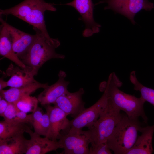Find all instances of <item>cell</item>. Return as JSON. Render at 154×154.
Returning a JSON list of instances; mask_svg holds the SVG:
<instances>
[{
    "label": "cell",
    "instance_id": "cell-1",
    "mask_svg": "<svg viewBox=\"0 0 154 154\" xmlns=\"http://www.w3.org/2000/svg\"><path fill=\"white\" fill-rule=\"evenodd\" d=\"M105 84L103 86L107 90L108 99L114 104L125 112L129 118L139 119L141 117L147 123L148 118L144 109L146 101L141 96L137 98L120 90L119 88L122 83L114 72L110 74Z\"/></svg>",
    "mask_w": 154,
    "mask_h": 154
},
{
    "label": "cell",
    "instance_id": "cell-2",
    "mask_svg": "<svg viewBox=\"0 0 154 154\" xmlns=\"http://www.w3.org/2000/svg\"><path fill=\"white\" fill-rule=\"evenodd\" d=\"M36 38L26 55L21 60L29 67L35 75L46 62L52 59L64 58L65 56L56 52L55 49L60 45L57 39H48L40 30L34 27Z\"/></svg>",
    "mask_w": 154,
    "mask_h": 154
},
{
    "label": "cell",
    "instance_id": "cell-3",
    "mask_svg": "<svg viewBox=\"0 0 154 154\" xmlns=\"http://www.w3.org/2000/svg\"><path fill=\"white\" fill-rule=\"evenodd\" d=\"M120 111L108 98L106 108L93 125L80 133L86 136L92 146L107 142L122 117Z\"/></svg>",
    "mask_w": 154,
    "mask_h": 154
},
{
    "label": "cell",
    "instance_id": "cell-4",
    "mask_svg": "<svg viewBox=\"0 0 154 154\" xmlns=\"http://www.w3.org/2000/svg\"><path fill=\"white\" fill-rule=\"evenodd\" d=\"M142 126L139 119H132L126 114H122L107 141L108 147L115 154H125L134 144Z\"/></svg>",
    "mask_w": 154,
    "mask_h": 154
},
{
    "label": "cell",
    "instance_id": "cell-5",
    "mask_svg": "<svg viewBox=\"0 0 154 154\" xmlns=\"http://www.w3.org/2000/svg\"><path fill=\"white\" fill-rule=\"evenodd\" d=\"M102 96L94 104L85 108L73 119L70 121L68 127L64 133L77 132L85 127H91L98 119L108 103L107 91L106 87Z\"/></svg>",
    "mask_w": 154,
    "mask_h": 154
},
{
    "label": "cell",
    "instance_id": "cell-6",
    "mask_svg": "<svg viewBox=\"0 0 154 154\" xmlns=\"http://www.w3.org/2000/svg\"><path fill=\"white\" fill-rule=\"evenodd\" d=\"M106 3L104 9H111L115 13L123 15L135 25L134 17L143 9L150 11L154 8V4L148 0H104L100 1L95 5Z\"/></svg>",
    "mask_w": 154,
    "mask_h": 154
},
{
    "label": "cell",
    "instance_id": "cell-7",
    "mask_svg": "<svg viewBox=\"0 0 154 154\" xmlns=\"http://www.w3.org/2000/svg\"><path fill=\"white\" fill-rule=\"evenodd\" d=\"M64 5L74 7L81 16L85 27L82 35L85 37L92 36L99 33L101 25L96 22L93 17L94 5L92 0H73Z\"/></svg>",
    "mask_w": 154,
    "mask_h": 154
},
{
    "label": "cell",
    "instance_id": "cell-8",
    "mask_svg": "<svg viewBox=\"0 0 154 154\" xmlns=\"http://www.w3.org/2000/svg\"><path fill=\"white\" fill-rule=\"evenodd\" d=\"M50 119V128L46 136L50 139L57 141L61 134L68 128L70 121L67 118L68 116L57 106L50 104L44 106Z\"/></svg>",
    "mask_w": 154,
    "mask_h": 154
},
{
    "label": "cell",
    "instance_id": "cell-9",
    "mask_svg": "<svg viewBox=\"0 0 154 154\" xmlns=\"http://www.w3.org/2000/svg\"><path fill=\"white\" fill-rule=\"evenodd\" d=\"M84 92V88H82L74 92L68 91L59 97L53 104L68 115H71L74 118L86 108L85 102L82 98Z\"/></svg>",
    "mask_w": 154,
    "mask_h": 154
},
{
    "label": "cell",
    "instance_id": "cell-10",
    "mask_svg": "<svg viewBox=\"0 0 154 154\" xmlns=\"http://www.w3.org/2000/svg\"><path fill=\"white\" fill-rule=\"evenodd\" d=\"M58 141L65 154H89L90 142L79 132L61 134Z\"/></svg>",
    "mask_w": 154,
    "mask_h": 154
},
{
    "label": "cell",
    "instance_id": "cell-11",
    "mask_svg": "<svg viewBox=\"0 0 154 154\" xmlns=\"http://www.w3.org/2000/svg\"><path fill=\"white\" fill-rule=\"evenodd\" d=\"M9 32L14 52L21 60L26 55L36 38L32 35L22 31L12 26L4 20Z\"/></svg>",
    "mask_w": 154,
    "mask_h": 154
},
{
    "label": "cell",
    "instance_id": "cell-12",
    "mask_svg": "<svg viewBox=\"0 0 154 154\" xmlns=\"http://www.w3.org/2000/svg\"><path fill=\"white\" fill-rule=\"evenodd\" d=\"M25 132L29 134L30 138L27 140L26 154H44L61 148L58 141H53L46 137H42L28 127Z\"/></svg>",
    "mask_w": 154,
    "mask_h": 154
},
{
    "label": "cell",
    "instance_id": "cell-13",
    "mask_svg": "<svg viewBox=\"0 0 154 154\" xmlns=\"http://www.w3.org/2000/svg\"><path fill=\"white\" fill-rule=\"evenodd\" d=\"M66 73L60 70L58 80L54 84L48 86L38 96L37 98L42 106L54 104L57 99L68 91L69 82L65 80Z\"/></svg>",
    "mask_w": 154,
    "mask_h": 154
},
{
    "label": "cell",
    "instance_id": "cell-14",
    "mask_svg": "<svg viewBox=\"0 0 154 154\" xmlns=\"http://www.w3.org/2000/svg\"><path fill=\"white\" fill-rule=\"evenodd\" d=\"M55 5L54 3L45 2L33 9L21 20L40 30L48 39L52 40L54 38L50 37L46 28L44 14L46 11H56Z\"/></svg>",
    "mask_w": 154,
    "mask_h": 154
},
{
    "label": "cell",
    "instance_id": "cell-15",
    "mask_svg": "<svg viewBox=\"0 0 154 154\" xmlns=\"http://www.w3.org/2000/svg\"><path fill=\"white\" fill-rule=\"evenodd\" d=\"M139 132L141 133L133 147L125 154H151L154 151L152 139L154 132V124L151 126L141 127Z\"/></svg>",
    "mask_w": 154,
    "mask_h": 154
},
{
    "label": "cell",
    "instance_id": "cell-16",
    "mask_svg": "<svg viewBox=\"0 0 154 154\" xmlns=\"http://www.w3.org/2000/svg\"><path fill=\"white\" fill-rule=\"evenodd\" d=\"M0 21L1 23L0 33V55L10 60L23 69H31L23 62L14 52L9 32L1 16Z\"/></svg>",
    "mask_w": 154,
    "mask_h": 154
},
{
    "label": "cell",
    "instance_id": "cell-17",
    "mask_svg": "<svg viewBox=\"0 0 154 154\" xmlns=\"http://www.w3.org/2000/svg\"><path fill=\"white\" fill-rule=\"evenodd\" d=\"M6 74L10 77L7 82V86L11 88L23 86L36 80L34 78L35 75L31 70L23 69L19 66H14L12 64L9 66Z\"/></svg>",
    "mask_w": 154,
    "mask_h": 154
},
{
    "label": "cell",
    "instance_id": "cell-18",
    "mask_svg": "<svg viewBox=\"0 0 154 154\" xmlns=\"http://www.w3.org/2000/svg\"><path fill=\"white\" fill-rule=\"evenodd\" d=\"M47 83H42L35 80L28 85L17 88H11L0 91V96L9 103H15L24 96L30 95L36 90L46 88Z\"/></svg>",
    "mask_w": 154,
    "mask_h": 154
},
{
    "label": "cell",
    "instance_id": "cell-19",
    "mask_svg": "<svg viewBox=\"0 0 154 154\" xmlns=\"http://www.w3.org/2000/svg\"><path fill=\"white\" fill-rule=\"evenodd\" d=\"M27 140L21 134L0 140V154H25Z\"/></svg>",
    "mask_w": 154,
    "mask_h": 154
},
{
    "label": "cell",
    "instance_id": "cell-20",
    "mask_svg": "<svg viewBox=\"0 0 154 154\" xmlns=\"http://www.w3.org/2000/svg\"><path fill=\"white\" fill-rule=\"evenodd\" d=\"M45 2L44 0H24L12 7L0 9V15H11L21 19L33 9Z\"/></svg>",
    "mask_w": 154,
    "mask_h": 154
},
{
    "label": "cell",
    "instance_id": "cell-21",
    "mask_svg": "<svg viewBox=\"0 0 154 154\" xmlns=\"http://www.w3.org/2000/svg\"><path fill=\"white\" fill-rule=\"evenodd\" d=\"M28 126L26 123L4 120L0 122V140L23 134Z\"/></svg>",
    "mask_w": 154,
    "mask_h": 154
},
{
    "label": "cell",
    "instance_id": "cell-22",
    "mask_svg": "<svg viewBox=\"0 0 154 154\" xmlns=\"http://www.w3.org/2000/svg\"><path fill=\"white\" fill-rule=\"evenodd\" d=\"M130 80L134 85L135 90L139 91L141 96L147 102L154 106V89L147 87L141 84L137 79L135 71L131 72Z\"/></svg>",
    "mask_w": 154,
    "mask_h": 154
},
{
    "label": "cell",
    "instance_id": "cell-23",
    "mask_svg": "<svg viewBox=\"0 0 154 154\" xmlns=\"http://www.w3.org/2000/svg\"><path fill=\"white\" fill-rule=\"evenodd\" d=\"M38 102L37 98L29 95L23 97L14 103L19 110L27 113L33 112L38 106Z\"/></svg>",
    "mask_w": 154,
    "mask_h": 154
},
{
    "label": "cell",
    "instance_id": "cell-24",
    "mask_svg": "<svg viewBox=\"0 0 154 154\" xmlns=\"http://www.w3.org/2000/svg\"><path fill=\"white\" fill-rule=\"evenodd\" d=\"M50 126L49 116L47 112L43 114L41 119L34 132L40 135L46 137Z\"/></svg>",
    "mask_w": 154,
    "mask_h": 154
},
{
    "label": "cell",
    "instance_id": "cell-25",
    "mask_svg": "<svg viewBox=\"0 0 154 154\" xmlns=\"http://www.w3.org/2000/svg\"><path fill=\"white\" fill-rule=\"evenodd\" d=\"M19 110L14 103L9 102L2 117L6 121H14L17 113Z\"/></svg>",
    "mask_w": 154,
    "mask_h": 154
},
{
    "label": "cell",
    "instance_id": "cell-26",
    "mask_svg": "<svg viewBox=\"0 0 154 154\" xmlns=\"http://www.w3.org/2000/svg\"><path fill=\"white\" fill-rule=\"evenodd\" d=\"M111 150L109 148L107 142L92 146L89 148V154H111Z\"/></svg>",
    "mask_w": 154,
    "mask_h": 154
},
{
    "label": "cell",
    "instance_id": "cell-27",
    "mask_svg": "<svg viewBox=\"0 0 154 154\" xmlns=\"http://www.w3.org/2000/svg\"><path fill=\"white\" fill-rule=\"evenodd\" d=\"M31 114L32 120L31 124L35 130L39 124L43 114L41 108L38 106Z\"/></svg>",
    "mask_w": 154,
    "mask_h": 154
},
{
    "label": "cell",
    "instance_id": "cell-28",
    "mask_svg": "<svg viewBox=\"0 0 154 154\" xmlns=\"http://www.w3.org/2000/svg\"><path fill=\"white\" fill-rule=\"evenodd\" d=\"M15 121L25 123H31V114H27V113L19 110L18 111Z\"/></svg>",
    "mask_w": 154,
    "mask_h": 154
},
{
    "label": "cell",
    "instance_id": "cell-29",
    "mask_svg": "<svg viewBox=\"0 0 154 154\" xmlns=\"http://www.w3.org/2000/svg\"><path fill=\"white\" fill-rule=\"evenodd\" d=\"M9 103L8 101L0 96V115L1 117L3 116Z\"/></svg>",
    "mask_w": 154,
    "mask_h": 154
},
{
    "label": "cell",
    "instance_id": "cell-30",
    "mask_svg": "<svg viewBox=\"0 0 154 154\" xmlns=\"http://www.w3.org/2000/svg\"><path fill=\"white\" fill-rule=\"evenodd\" d=\"M7 86V82L5 81L2 78H1L0 79V91Z\"/></svg>",
    "mask_w": 154,
    "mask_h": 154
}]
</instances>
